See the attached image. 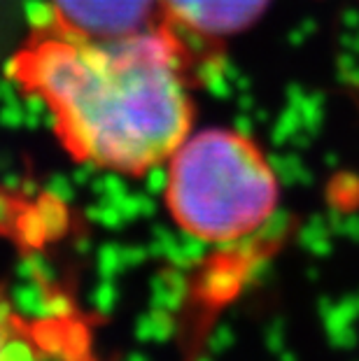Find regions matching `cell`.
<instances>
[{
    "label": "cell",
    "mask_w": 359,
    "mask_h": 361,
    "mask_svg": "<svg viewBox=\"0 0 359 361\" xmlns=\"http://www.w3.org/2000/svg\"><path fill=\"white\" fill-rule=\"evenodd\" d=\"M12 71L47 107L66 149L96 168L147 173L192 133L185 61L166 28L110 40L40 30Z\"/></svg>",
    "instance_id": "6da1fadb"
},
{
    "label": "cell",
    "mask_w": 359,
    "mask_h": 361,
    "mask_svg": "<svg viewBox=\"0 0 359 361\" xmlns=\"http://www.w3.org/2000/svg\"><path fill=\"white\" fill-rule=\"evenodd\" d=\"M164 198L189 238L233 245L271 221L280 205V182L255 140L212 126L189 133L168 157Z\"/></svg>",
    "instance_id": "7a4b0ae2"
},
{
    "label": "cell",
    "mask_w": 359,
    "mask_h": 361,
    "mask_svg": "<svg viewBox=\"0 0 359 361\" xmlns=\"http://www.w3.org/2000/svg\"><path fill=\"white\" fill-rule=\"evenodd\" d=\"M54 28L63 33L110 40L154 26L159 0H49Z\"/></svg>",
    "instance_id": "3957f363"
},
{
    "label": "cell",
    "mask_w": 359,
    "mask_h": 361,
    "mask_svg": "<svg viewBox=\"0 0 359 361\" xmlns=\"http://www.w3.org/2000/svg\"><path fill=\"white\" fill-rule=\"evenodd\" d=\"M271 0H159L168 26L203 40H221L248 30Z\"/></svg>",
    "instance_id": "277c9868"
},
{
    "label": "cell",
    "mask_w": 359,
    "mask_h": 361,
    "mask_svg": "<svg viewBox=\"0 0 359 361\" xmlns=\"http://www.w3.org/2000/svg\"><path fill=\"white\" fill-rule=\"evenodd\" d=\"M37 348L42 345L30 341L26 326L0 296V361H42L44 355Z\"/></svg>",
    "instance_id": "5b68a950"
}]
</instances>
